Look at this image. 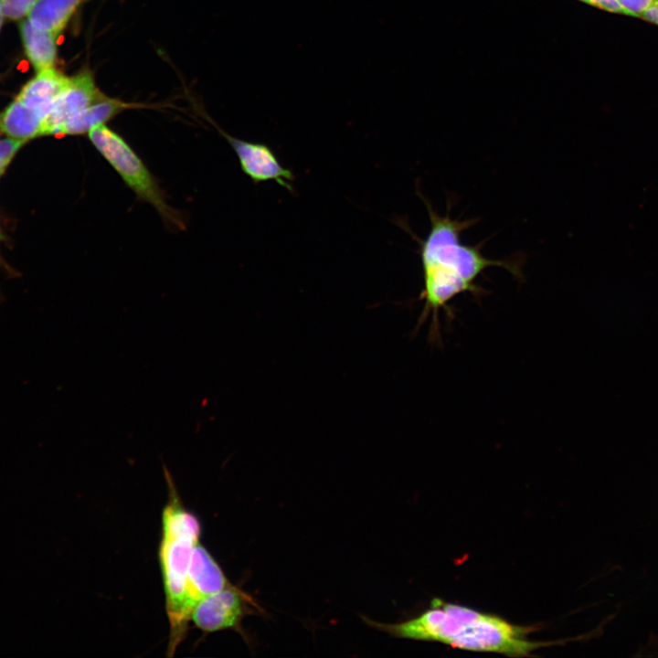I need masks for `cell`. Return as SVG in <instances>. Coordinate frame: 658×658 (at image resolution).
<instances>
[{
    "label": "cell",
    "instance_id": "cell-1",
    "mask_svg": "<svg viewBox=\"0 0 658 658\" xmlns=\"http://www.w3.org/2000/svg\"><path fill=\"white\" fill-rule=\"evenodd\" d=\"M425 205L430 228L420 247L423 290L419 299L424 305L418 323L420 326L430 318V335L432 340H438L440 311L451 315L450 302L460 294H482L476 281L485 270L501 267L517 279L522 278V270L518 260L489 259L483 254L482 244L470 246L462 242V232L475 220L451 218L449 208L441 216L426 200Z\"/></svg>",
    "mask_w": 658,
    "mask_h": 658
},
{
    "label": "cell",
    "instance_id": "cell-2",
    "mask_svg": "<svg viewBox=\"0 0 658 658\" xmlns=\"http://www.w3.org/2000/svg\"><path fill=\"white\" fill-rule=\"evenodd\" d=\"M368 626L393 637L439 642L472 652L502 653L513 657L530 656L549 642L531 641L535 626L511 623L494 614L433 599L430 607L419 616L398 623H384L361 616Z\"/></svg>",
    "mask_w": 658,
    "mask_h": 658
},
{
    "label": "cell",
    "instance_id": "cell-3",
    "mask_svg": "<svg viewBox=\"0 0 658 658\" xmlns=\"http://www.w3.org/2000/svg\"><path fill=\"white\" fill-rule=\"evenodd\" d=\"M168 499L162 512L159 561L169 621L167 655L173 656L188 630L192 609L186 596V579L191 556L200 541L198 518L183 504L173 478L165 466Z\"/></svg>",
    "mask_w": 658,
    "mask_h": 658
},
{
    "label": "cell",
    "instance_id": "cell-4",
    "mask_svg": "<svg viewBox=\"0 0 658 658\" xmlns=\"http://www.w3.org/2000/svg\"><path fill=\"white\" fill-rule=\"evenodd\" d=\"M88 136L104 159L120 175L138 199L150 204L163 221L177 229L186 228L179 211L172 207L155 177L127 142L105 124L92 128Z\"/></svg>",
    "mask_w": 658,
    "mask_h": 658
},
{
    "label": "cell",
    "instance_id": "cell-5",
    "mask_svg": "<svg viewBox=\"0 0 658 658\" xmlns=\"http://www.w3.org/2000/svg\"><path fill=\"white\" fill-rule=\"evenodd\" d=\"M262 609L241 589L231 585L200 600L194 607L190 621L204 632L223 630L238 631L245 639L243 619Z\"/></svg>",
    "mask_w": 658,
    "mask_h": 658
},
{
    "label": "cell",
    "instance_id": "cell-6",
    "mask_svg": "<svg viewBox=\"0 0 658 658\" xmlns=\"http://www.w3.org/2000/svg\"><path fill=\"white\" fill-rule=\"evenodd\" d=\"M222 135L235 151L241 170L254 184L275 181L289 191L293 189L292 172L284 167L270 146L233 137L223 131Z\"/></svg>",
    "mask_w": 658,
    "mask_h": 658
},
{
    "label": "cell",
    "instance_id": "cell-7",
    "mask_svg": "<svg viewBox=\"0 0 658 658\" xmlns=\"http://www.w3.org/2000/svg\"><path fill=\"white\" fill-rule=\"evenodd\" d=\"M104 97L96 88L90 72H81L73 77L69 88L58 98L45 118L40 136H58L69 121Z\"/></svg>",
    "mask_w": 658,
    "mask_h": 658
},
{
    "label": "cell",
    "instance_id": "cell-8",
    "mask_svg": "<svg viewBox=\"0 0 658 658\" xmlns=\"http://www.w3.org/2000/svg\"><path fill=\"white\" fill-rule=\"evenodd\" d=\"M231 585L218 563L199 541L194 547L186 579V596L192 610L203 598Z\"/></svg>",
    "mask_w": 658,
    "mask_h": 658
},
{
    "label": "cell",
    "instance_id": "cell-9",
    "mask_svg": "<svg viewBox=\"0 0 658 658\" xmlns=\"http://www.w3.org/2000/svg\"><path fill=\"white\" fill-rule=\"evenodd\" d=\"M72 78H67L52 68L41 70L27 82L17 100L39 113L45 120L58 98L71 85Z\"/></svg>",
    "mask_w": 658,
    "mask_h": 658
},
{
    "label": "cell",
    "instance_id": "cell-10",
    "mask_svg": "<svg viewBox=\"0 0 658 658\" xmlns=\"http://www.w3.org/2000/svg\"><path fill=\"white\" fill-rule=\"evenodd\" d=\"M44 118L16 99L0 113V131L9 138L27 142L40 136Z\"/></svg>",
    "mask_w": 658,
    "mask_h": 658
},
{
    "label": "cell",
    "instance_id": "cell-11",
    "mask_svg": "<svg viewBox=\"0 0 658 658\" xmlns=\"http://www.w3.org/2000/svg\"><path fill=\"white\" fill-rule=\"evenodd\" d=\"M135 106L137 105L104 97L69 121L60 129L58 136L88 133L92 128L104 124L122 111Z\"/></svg>",
    "mask_w": 658,
    "mask_h": 658
},
{
    "label": "cell",
    "instance_id": "cell-12",
    "mask_svg": "<svg viewBox=\"0 0 658 658\" xmlns=\"http://www.w3.org/2000/svg\"><path fill=\"white\" fill-rule=\"evenodd\" d=\"M26 53L37 72L52 68L56 58V35L35 27L29 20L20 23Z\"/></svg>",
    "mask_w": 658,
    "mask_h": 658
},
{
    "label": "cell",
    "instance_id": "cell-13",
    "mask_svg": "<svg viewBox=\"0 0 658 658\" xmlns=\"http://www.w3.org/2000/svg\"><path fill=\"white\" fill-rule=\"evenodd\" d=\"M81 0H37L28 13L37 28L55 34L64 28Z\"/></svg>",
    "mask_w": 658,
    "mask_h": 658
},
{
    "label": "cell",
    "instance_id": "cell-14",
    "mask_svg": "<svg viewBox=\"0 0 658 658\" xmlns=\"http://www.w3.org/2000/svg\"><path fill=\"white\" fill-rule=\"evenodd\" d=\"M37 0H1L3 15L10 20H18L28 14Z\"/></svg>",
    "mask_w": 658,
    "mask_h": 658
},
{
    "label": "cell",
    "instance_id": "cell-15",
    "mask_svg": "<svg viewBox=\"0 0 658 658\" xmlns=\"http://www.w3.org/2000/svg\"><path fill=\"white\" fill-rule=\"evenodd\" d=\"M25 143L26 141L13 138L0 140V176L5 172L16 153Z\"/></svg>",
    "mask_w": 658,
    "mask_h": 658
},
{
    "label": "cell",
    "instance_id": "cell-16",
    "mask_svg": "<svg viewBox=\"0 0 658 658\" xmlns=\"http://www.w3.org/2000/svg\"><path fill=\"white\" fill-rule=\"evenodd\" d=\"M626 16L640 17L653 0H617Z\"/></svg>",
    "mask_w": 658,
    "mask_h": 658
},
{
    "label": "cell",
    "instance_id": "cell-17",
    "mask_svg": "<svg viewBox=\"0 0 658 658\" xmlns=\"http://www.w3.org/2000/svg\"><path fill=\"white\" fill-rule=\"evenodd\" d=\"M584 4L596 7L598 9L626 16L624 10L617 2V0H578Z\"/></svg>",
    "mask_w": 658,
    "mask_h": 658
},
{
    "label": "cell",
    "instance_id": "cell-18",
    "mask_svg": "<svg viewBox=\"0 0 658 658\" xmlns=\"http://www.w3.org/2000/svg\"><path fill=\"white\" fill-rule=\"evenodd\" d=\"M640 18L658 27V0H653L650 6L641 15Z\"/></svg>",
    "mask_w": 658,
    "mask_h": 658
},
{
    "label": "cell",
    "instance_id": "cell-19",
    "mask_svg": "<svg viewBox=\"0 0 658 658\" xmlns=\"http://www.w3.org/2000/svg\"><path fill=\"white\" fill-rule=\"evenodd\" d=\"M3 16H4V15H3V9H2V2L0 0V27L2 25V21H3Z\"/></svg>",
    "mask_w": 658,
    "mask_h": 658
},
{
    "label": "cell",
    "instance_id": "cell-20",
    "mask_svg": "<svg viewBox=\"0 0 658 658\" xmlns=\"http://www.w3.org/2000/svg\"><path fill=\"white\" fill-rule=\"evenodd\" d=\"M2 239H3V236H2L1 230H0V241L2 240Z\"/></svg>",
    "mask_w": 658,
    "mask_h": 658
}]
</instances>
